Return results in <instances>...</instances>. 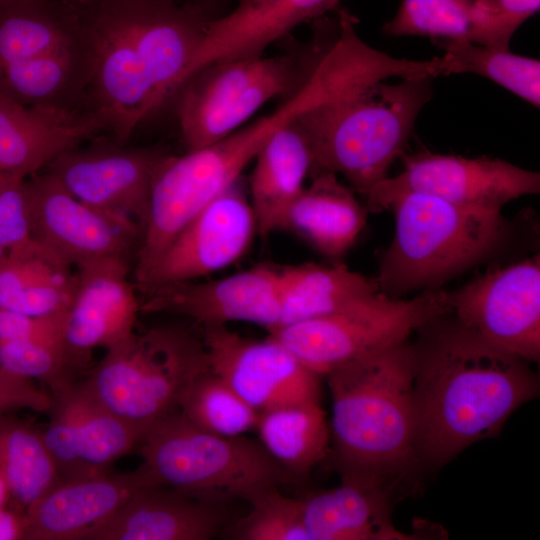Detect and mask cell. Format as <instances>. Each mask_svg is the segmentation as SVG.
Returning <instances> with one entry per match:
<instances>
[{
	"label": "cell",
	"mask_w": 540,
	"mask_h": 540,
	"mask_svg": "<svg viewBox=\"0 0 540 540\" xmlns=\"http://www.w3.org/2000/svg\"><path fill=\"white\" fill-rule=\"evenodd\" d=\"M178 409L193 425L222 436H241L255 430L260 413L208 365L190 382Z\"/></svg>",
	"instance_id": "obj_33"
},
{
	"label": "cell",
	"mask_w": 540,
	"mask_h": 540,
	"mask_svg": "<svg viewBox=\"0 0 540 540\" xmlns=\"http://www.w3.org/2000/svg\"><path fill=\"white\" fill-rule=\"evenodd\" d=\"M475 3L511 36L540 6V0H475Z\"/></svg>",
	"instance_id": "obj_39"
},
{
	"label": "cell",
	"mask_w": 540,
	"mask_h": 540,
	"mask_svg": "<svg viewBox=\"0 0 540 540\" xmlns=\"http://www.w3.org/2000/svg\"><path fill=\"white\" fill-rule=\"evenodd\" d=\"M90 48L84 111L126 144L190 77L211 20L181 0H71Z\"/></svg>",
	"instance_id": "obj_1"
},
{
	"label": "cell",
	"mask_w": 540,
	"mask_h": 540,
	"mask_svg": "<svg viewBox=\"0 0 540 540\" xmlns=\"http://www.w3.org/2000/svg\"><path fill=\"white\" fill-rule=\"evenodd\" d=\"M389 210L394 213L395 232L375 280L379 291L392 298L441 288L503 251L514 233L502 211L422 193L400 195Z\"/></svg>",
	"instance_id": "obj_5"
},
{
	"label": "cell",
	"mask_w": 540,
	"mask_h": 540,
	"mask_svg": "<svg viewBox=\"0 0 540 540\" xmlns=\"http://www.w3.org/2000/svg\"><path fill=\"white\" fill-rule=\"evenodd\" d=\"M51 404V395L34 381L18 377L0 366V418L21 410L48 412Z\"/></svg>",
	"instance_id": "obj_38"
},
{
	"label": "cell",
	"mask_w": 540,
	"mask_h": 540,
	"mask_svg": "<svg viewBox=\"0 0 540 540\" xmlns=\"http://www.w3.org/2000/svg\"><path fill=\"white\" fill-rule=\"evenodd\" d=\"M207 365L201 333L162 324L134 331L106 349L79 382L98 403L145 436L178 409L188 385Z\"/></svg>",
	"instance_id": "obj_8"
},
{
	"label": "cell",
	"mask_w": 540,
	"mask_h": 540,
	"mask_svg": "<svg viewBox=\"0 0 540 540\" xmlns=\"http://www.w3.org/2000/svg\"><path fill=\"white\" fill-rule=\"evenodd\" d=\"M384 31L391 36L465 40L500 48H509L511 40L475 0H402Z\"/></svg>",
	"instance_id": "obj_30"
},
{
	"label": "cell",
	"mask_w": 540,
	"mask_h": 540,
	"mask_svg": "<svg viewBox=\"0 0 540 540\" xmlns=\"http://www.w3.org/2000/svg\"><path fill=\"white\" fill-rule=\"evenodd\" d=\"M95 140L65 151L43 170L85 204L135 224L141 236L153 178L168 153L153 147H127L100 136Z\"/></svg>",
	"instance_id": "obj_13"
},
{
	"label": "cell",
	"mask_w": 540,
	"mask_h": 540,
	"mask_svg": "<svg viewBox=\"0 0 540 540\" xmlns=\"http://www.w3.org/2000/svg\"><path fill=\"white\" fill-rule=\"evenodd\" d=\"M101 134L85 112L25 106L0 95V173L28 177Z\"/></svg>",
	"instance_id": "obj_22"
},
{
	"label": "cell",
	"mask_w": 540,
	"mask_h": 540,
	"mask_svg": "<svg viewBox=\"0 0 540 540\" xmlns=\"http://www.w3.org/2000/svg\"><path fill=\"white\" fill-rule=\"evenodd\" d=\"M151 485L155 484L141 465L130 472L59 481L25 511V540H83Z\"/></svg>",
	"instance_id": "obj_21"
},
{
	"label": "cell",
	"mask_w": 540,
	"mask_h": 540,
	"mask_svg": "<svg viewBox=\"0 0 540 540\" xmlns=\"http://www.w3.org/2000/svg\"><path fill=\"white\" fill-rule=\"evenodd\" d=\"M72 268L41 244L8 251L0 263V309L34 316L65 313L76 288Z\"/></svg>",
	"instance_id": "obj_28"
},
{
	"label": "cell",
	"mask_w": 540,
	"mask_h": 540,
	"mask_svg": "<svg viewBox=\"0 0 540 540\" xmlns=\"http://www.w3.org/2000/svg\"><path fill=\"white\" fill-rule=\"evenodd\" d=\"M49 422L41 429L60 481L110 473L144 436L98 403L77 381L51 395Z\"/></svg>",
	"instance_id": "obj_17"
},
{
	"label": "cell",
	"mask_w": 540,
	"mask_h": 540,
	"mask_svg": "<svg viewBox=\"0 0 540 540\" xmlns=\"http://www.w3.org/2000/svg\"><path fill=\"white\" fill-rule=\"evenodd\" d=\"M6 254H7V251L3 247L0 246V263L4 259Z\"/></svg>",
	"instance_id": "obj_42"
},
{
	"label": "cell",
	"mask_w": 540,
	"mask_h": 540,
	"mask_svg": "<svg viewBox=\"0 0 540 540\" xmlns=\"http://www.w3.org/2000/svg\"><path fill=\"white\" fill-rule=\"evenodd\" d=\"M300 82L297 62L286 54L227 59L202 68L177 92L184 146L196 150L225 138Z\"/></svg>",
	"instance_id": "obj_10"
},
{
	"label": "cell",
	"mask_w": 540,
	"mask_h": 540,
	"mask_svg": "<svg viewBox=\"0 0 540 540\" xmlns=\"http://www.w3.org/2000/svg\"><path fill=\"white\" fill-rule=\"evenodd\" d=\"M181 1H189V2H193V3H199L201 1H206V0H181Z\"/></svg>",
	"instance_id": "obj_43"
},
{
	"label": "cell",
	"mask_w": 540,
	"mask_h": 540,
	"mask_svg": "<svg viewBox=\"0 0 540 540\" xmlns=\"http://www.w3.org/2000/svg\"><path fill=\"white\" fill-rule=\"evenodd\" d=\"M249 181V201L258 235L278 230L283 213L314 171L310 145L296 121L278 130L259 150Z\"/></svg>",
	"instance_id": "obj_26"
},
{
	"label": "cell",
	"mask_w": 540,
	"mask_h": 540,
	"mask_svg": "<svg viewBox=\"0 0 540 540\" xmlns=\"http://www.w3.org/2000/svg\"><path fill=\"white\" fill-rule=\"evenodd\" d=\"M450 314L418 329L421 335L413 344L416 455L431 466L495 436L517 408L539 393L528 361Z\"/></svg>",
	"instance_id": "obj_2"
},
{
	"label": "cell",
	"mask_w": 540,
	"mask_h": 540,
	"mask_svg": "<svg viewBox=\"0 0 540 540\" xmlns=\"http://www.w3.org/2000/svg\"><path fill=\"white\" fill-rule=\"evenodd\" d=\"M451 314L528 362L540 357V256L497 267L449 292Z\"/></svg>",
	"instance_id": "obj_12"
},
{
	"label": "cell",
	"mask_w": 540,
	"mask_h": 540,
	"mask_svg": "<svg viewBox=\"0 0 540 540\" xmlns=\"http://www.w3.org/2000/svg\"><path fill=\"white\" fill-rule=\"evenodd\" d=\"M26 532L25 511L13 506H0V540H25Z\"/></svg>",
	"instance_id": "obj_40"
},
{
	"label": "cell",
	"mask_w": 540,
	"mask_h": 540,
	"mask_svg": "<svg viewBox=\"0 0 540 540\" xmlns=\"http://www.w3.org/2000/svg\"><path fill=\"white\" fill-rule=\"evenodd\" d=\"M338 9L339 0H238L231 11L209 21L198 61L206 66L261 55L299 25Z\"/></svg>",
	"instance_id": "obj_23"
},
{
	"label": "cell",
	"mask_w": 540,
	"mask_h": 540,
	"mask_svg": "<svg viewBox=\"0 0 540 540\" xmlns=\"http://www.w3.org/2000/svg\"><path fill=\"white\" fill-rule=\"evenodd\" d=\"M332 397L333 463L341 481L395 487L417 460L415 351L408 340L324 375Z\"/></svg>",
	"instance_id": "obj_3"
},
{
	"label": "cell",
	"mask_w": 540,
	"mask_h": 540,
	"mask_svg": "<svg viewBox=\"0 0 540 540\" xmlns=\"http://www.w3.org/2000/svg\"><path fill=\"white\" fill-rule=\"evenodd\" d=\"M0 476L21 511L60 481L41 429L14 414L0 418Z\"/></svg>",
	"instance_id": "obj_31"
},
{
	"label": "cell",
	"mask_w": 540,
	"mask_h": 540,
	"mask_svg": "<svg viewBox=\"0 0 540 540\" xmlns=\"http://www.w3.org/2000/svg\"><path fill=\"white\" fill-rule=\"evenodd\" d=\"M403 170L364 196L369 213L389 210L405 193H422L453 204L502 211L509 202L540 192V174L501 159L422 152L402 155Z\"/></svg>",
	"instance_id": "obj_11"
},
{
	"label": "cell",
	"mask_w": 540,
	"mask_h": 540,
	"mask_svg": "<svg viewBox=\"0 0 540 540\" xmlns=\"http://www.w3.org/2000/svg\"><path fill=\"white\" fill-rule=\"evenodd\" d=\"M392 486L344 482L302 498L309 540L410 539L392 523Z\"/></svg>",
	"instance_id": "obj_25"
},
{
	"label": "cell",
	"mask_w": 540,
	"mask_h": 540,
	"mask_svg": "<svg viewBox=\"0 0 540 540\" xmlns=\"http://www.w3.org/2000/svg\"><path fill=\"white\" fill-rule=\"evenodd\" d=\"M432 78L379 79L303 114L296 123L310 145L313 173L341 174L364 196L404 154L416 119L432 96Z\"/></svg>",
	"instance_id": "obj_4"
},
{
	"label": "cell",
	"mask_w": 540,
	"mask_h": 540,
	"mask_svg": "<svg viewBox=\"0 0 540 540\" xmlns=\"http://www.w3.org/2000/svg\"><path fill=\"white\" fill-rule=\"evenodd\" d=\"M220 535L231 540H309L302 498L289 497L280 487L263 492Z\"/></svg>",
	"instance_id": "obj_35"
},
{
	"label": "cell",
	"mask_w": 540,
	"mask_h": 540,
	"mask_svg": "<svg viewBox=\"0 0 540 540\" xmlns=\"http://www.w3.org/2000/svg\"><path fill=\"white\" fill-rule=\"evenodd\" d=\"M63 314L34 316L0 309V343L35 341L63 343Z\"/></svg>",
	"instance_id": "obj_37"
},
{
	"label": "cell",
	"mask_w": 540,
	"mask_h": 540,
	"mask_svg": "<svg viewBox=\"0 0 540 540\" xmlns=\"http://www.w3.org/2000/svg\"><path fill=\"white\" fill-rule=\"evenodd\" d=\"M25 187L34 239L70 266L135 258L140 239L135 224L85 204L45 170L28 176Z\"/></svg>",
	"instance_id": "obj_14"
},
{
	"label": "cell",
	"mask_w": 540,
	"mask_h": 540,
	"mask_svg": "<svg viewBox=\"0 0 540 540\" xmlns=\"http://www.w3.org/2000/svg\"><path fill=\"white\" fill-rule=\"evenodd\" d=\"M90 48L71 0H0V95L84 112Z\"/></svg>",
	"instance_id": "obj_6"
},
{
	"label": "cell",
	"mask_w": 540,
	"mask_h": 540,
	"mask_svg": "<svg viewBox=\"0 0 540 540\" xmlns=\"http://www.w3.org/2000/svg\"><path fill=\"white\" fill-rule=\"evenodd\" d=\"M278 272V327L339 312L379 292L375 278L338 261L278 267Z\"/></svg>",
	"instance_id": "obj_27"
},
{
	"label": "cell",
	"mask_w": 540,
	"mask_h": 540,
	"mask_svg": "<svg viewBox=\"0 0 540 540\" xmlns=\"http://www.w3.org/2000/svg\"><path fill=\"white\" fill-rule=\"evenodd\" d=\"M449 60L447 75L484 76L530 104L540 106V61L512 53L509 48L485 46L465 40L435 41Z\"/></svg>",
	"instance_id": "obj_32"
},
{
	"label": "cell",
	"mask_w": 540,
	"mask_h": 540,
	"mask_svg": "<svg viewBox=\"0 0 540 540\" xmlns=\"http://www.w3.org/2000/svg\"><path fill=\"white\" fill-rule=\"evenodd\" d=\"M0 366L18 377L45 384L50 395L70 387L90 370L63 343L35 341L1 342Z\"/></svg>",
	"instance_id": "obj_34"
},
{
	"label": "cell",
	"mask_w": 540,
	"mask_h": 540,
	"mask_svg": "<svg viewBox=\"0 0 540 540\" xmlns=\"http://www.w3.org/2000/svg\"><path fill=\"white\" fill-rule=\"evenodd\" d=\"M143 296L140 312L184 316L201 329L242 321L270 331L280 322L279 272L270 265L220 279L171 283Z\"/></svg>",
	"instance_id": "obj_18"
},
{
	"label": "cell",
	"mask_w": 540,
	"mask_h": 540,
	"mask_svg": "<svg viewBox=\"0 0 540 540\" xmlns=\"http://www.w3.org/2000/svg\"><path fill=\"white\" fill-rule=\"evenodd\" d=\"M8 503H10L9 493L2 477L0 476V506L8 505Z\"/></svg>",
	"instance_id": "obj_41"
},
{
	"label": "cell",
	"mask_w": 540,
	"mask_h": 540,
	"mask_svg": "<svg viewBox=\"0 0 540 540\" xmlns=\"http://www.w3.org/2000/svg\"><path fill=\"white\" fill-rule=\"evenodd\" d=\"M239 180L177 234L135 283L138 291L144 294L167 284L201 279L246 253L258 232L249 197Z\"/></svg>",
	"instance_id": "obj_16"
},
{
	"label": "cell",
	"mask_w": 540,
	"mask_h": 540,
	"mask_svg": "<svg viewBox=\"0 0 540 540\" xmlns=\"http://www.w3.org/2000/svg\"><path fill=\"white\" fill-rule=\"evenodd\" d=\"M25 176L0 173V246L7 252L38 243L32 234Z\"/></svg>",
	"instance_id": "obj_36"
},
{
	"label": "cell",
	"mask_w": 540,
	"mask_h": 540,
	"mask_svg": "<svg viewBox=\"0 0 540 540\" xmlns=\"http://www.w3.org/2000/svg\"><path fill=\"white\" fill-rule=\"evenodd\" d=\"M208 366L258 412L320 402L322 376L272 336L250 339L227 326L201 329Z\"/></svg>",
	"instance_id": "obj_15"
},
{
	"label": "cell",
	"mask_w": 540,
	"mask_h": 540,
	"mask_svg": "<svg viewBox=\"0 0 540 540\" xmlns=\"http://www.w3.org/2000/svg\"><path fill=\"white\" fill-rule=\"evenodd\" d=\"M138 451L155 485L208 500L249 503L268 489L296 482L259 439L207 432L179 409L146 433Z\"/></svg>",
	"instance_id": "obj_7"
},
{
	"label": "cell",
	"mask_w": 540,
	"mask_h": 540,
	"mask_svg": "<svg viewBox=\"0 0 540 540\" xmlns=\"http://www.w3.org/2000/svg\"><path fill=\"white\" fill-rule=\"evenodd\" d=\"M368 213L336 174L318 171L283 213L278 230L292 233L321 255L338 261L355 244Z\"/></svg>",
	"instance_id": "obj_24"
},
{
	"label": "cell",
	"mask_w": 540,
	"mask_h": 540,
	"mask_svg": "<svg viewBox=\"0 0 540 540\" xmlns=\"http://www.w3.org/2000/svg\"><path fill=\"white\" fill-rule=\"evenodd\" d=\"M231 503L151 485L89 530L83 540H210L238 517Z\"/></svg>",
	"instance_id": "obj_20"
},
{
	"label": "cell",
	"mask_w": 540,
	"mask_h": 540,
	"mask_svg": "<svg viewBox=\"0 0 540 540\" xmlns=\"http://www.w3.org/2000/svg\"><path fill=\"white\" fill-rule=\"evenodd\" d=\"M130 261L109 257L76 267V288L64 315L62 342L86 367L95 349L106 350L135 331L140 301L130 278Z\"/></svg>",
	"instance_id": "obj_19"
},
{
	"label": "cell",
	"mask_w": 540,
	"mask_h": 540,
	"mask_svg": "<svg viewBox=\"0 0 540 540\" xmlns=\"http://www.w3.org/2000/svg\"><path fill=\"white\" fill-rule=\"evenodd\" d=\"M450 313L449 292L441 288L408 300L379 291L339 312L280 326L268 334L324 377L348 361L408 340L412 332Z\"/></svg>",
	"instance_id": "obj_9"
},
{
	"label": "cell",
	"mask_w": 540,
	"mask_h": 540,
	"mask_svg": "<svg viewBox=\"0 0 540 540\" xmlns=\"http://www.w3.org/2000/svg\"><path fill=\"white\" fill-rule=\"evenodd\" d=\"M258 439L295 480H302L330 451V426L320 402L282 405L259 413Z\"/></svg>",
	"instance_id": "obj_29"
}]
</instances>
